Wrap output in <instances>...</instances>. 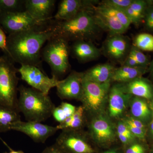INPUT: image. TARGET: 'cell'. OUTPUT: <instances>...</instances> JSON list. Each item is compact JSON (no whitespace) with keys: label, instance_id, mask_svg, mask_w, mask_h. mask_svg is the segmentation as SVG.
Listing matches in <instances>:
<instances>
[{"label":"cell","instance_id":"obj_38","mask_svg":"<svg viewBox=\"0 0 153 153\" xmlns=\"http://www.w3.org/2000/svg\"><path fill=\"white\" fill-rule=\"evenodd\" d=\"M123 120L126 123L131 125L137 127L139 128L143 129L146 130V127H145L144 124L142 121L139 120L133 117H128L126 118Z\"/></svg>","mask_w":153,"mask_h":153},{"label":"cell","instance_id":"obj_46","mask_svg":"<svg viewBox=\"0 0 153 153\" xmlns=\"http://www.w3.org/2000/svg\"><path fill=\"white\" fill-rule=\"evenodd\" d=\"M151 108H152V110H153V99L152 103H151Z\"/></svg>","mask_w":153,"mask_h":153},{"label":"cell","instance_id":"obj_3","mask_svg":"<svg viewBox=\"0 0 153 153\" xmlns=\"http://www.w3.org/2000/svg\"><path fill=\"white\" fill-rule=\"evenodd\" d=\"M18 91L17 110L27 121L41 123L52 116L55 106L49 96L23 85L18 88Z\"/></svg>","mask_w":153,"mask_h":153},{"label":"cell","instance_id":"obj_21","mask_svg":"<svg viewBox=\"0 0 153 153\" xmlns=\"http://www.w3.org/2000/svg\"><path fill=\"white\" fill-rule=\"evenodd\" d=\"M146 70L145 67H131L123 65L119 68H115L111 81L128 83L141 77Z\"/></svg>","mask_w":153,"mask_h":153},{"label":"cell","instance_id":"obj_14","mask_svg":"<svg viewBox=\"0 0 153 153\" xmlns=\"http://www.w3.org/2000/svg\"><path fill=\"white\" fill-rule=\"evenodd\" d=\"M55 0H25V11L39 22H48L53 19Z\"/></svg>","mask_w":153,"mask_h":153},{"label":"cell","instance_id":"obj_44","mask_svg":"<svg viewBox=\"0 0 153 153\" xmlns=\"http://www.w3.org/2000/svg\"><path fill=\"white\" fill-rule=\"evenodd\" d=\"M150 70L151 74H152L153 78V60L152 63H151Z\"/></svg>","mask_w":153,"mask_h":153},{"label":"cell","instance_id":"obj_45","mask_svg":"<svg viewBox=\"0 0 153 153\" xmlns=\"http://www.w3.org/2000/svg\"><path fill=\"white\" fill-rule=\"evenodd\" d=\"M148 153H153V145L150 148L149 151Z\"/></svg>","mask_w":153,"mask_h":153},{"label":"cell","instance_id":"obj_30","mask_svg":"<svg viewBox=\"0 0 153 153\" xmlns=\"http://www.w3.org/2000/svg\"><path fill=\"white\" fill-rule=\"evenodd\" d=\"M129 53L134 57L140 66L145 67L147 65L149 62L147 57L139 49L133 46L130 50Z\"/></svg>","mask_w":153,"mask_h":153},{"label":"cell","instance_id":"obj_4","mask_svg":"<svg viewBox=\"0 0 153 153\" xmlns=\"http://www.w3.org/2000/svg\"><path fill=\"white\" fill-rule=\"evenodd\" d=\"M68 41L61 37H53L47 41L41 51V59L49 64L52 77L58 80L70 68Z\"/></svg>","mask_w":153,"mask_h":153},{"label":"cell","instance_id":"obj_1","mask_svg":"<svg viewBox=\"0 0 153 153\" xmlns=\"http://www.w3.org/2000/svg\"><path fill=\"white\" fill-rule=\"evenodd\" d=\"M49 25L7 36V47L14 63L43 69L41 51L45 43L53 36Z\"/></svg>","mask_w":153,"mask_h":153},{"label":"cell","instance_id":"obj_34","mask_svg":"<svg viewBox=\"0 0 153 153\" xmlns=\"http://www.w3.org/2000/svg\"><path fill=\"white\" fill-rule=\"evenodd\" d=\"M52 116L55 120L59 123H62L67 118L65 113L60 105L55 107L52 112Z\"/></svg>","mask_w":153,"mask_h":153},{"label":"cell","instance_id":"obj_24","mask_svg":"<svg viewBox=\"0 0 153 153\" xmlns=\"http://www.w3.org/2000/svg\"><path fill=\"white\" fill-rule=\"evenodd\" d=\"M144 99L135 97L131 100V112L132 117L145 121L149 119L152 114L147 103Z\"/></svg>","mask_w":153,"mask_h":153},{"label":"cell","instance_id":"obj_15","mask_svg":"<svg viewBox=\"0 0 153 153\" xmlns=\"http://www.w3.org/2000/svg\"><path fill=\"white\" fill-rule=\"evenodd\" d=\"M93 1L82 0H62L58 5L53 19L57 21H66L74 18L82 9L93 5Z\"/></svg>","mask_w":153,"mask_h":153},{"label":"cell","instance_id":"obj_23","mask_svg":"<svg viewBox=\"0 0 153 153\" xmlns=\"http://www.w3.org/2000/svg\"><path fill=\"white\" fill-rule=\"evenodd\" d=\"M85 111L82 105L76 108L74 114L56 126L58 130H80L85 123Z\"/></svg>","mask_w":153,"mask_h":153},{"label":"cell","instance_id":"obj_17","mask_svg":"<svg viewBox=\"0 0 153 153\" xmlns=\"http://www.w3.org/2000/svg\"><path fill=\"white\" fill-rule=\"evenodd\" d=\"M70 47L74 57L81 63L91 61L100 56V50L90 41H75Z\"/></svg>","mask_w":153,"mask_h":153},{"label":"cell","instance_id":"obj_19","mask_svg":"<svg viewBox=\"0 0 153 153\" xmlns=\"http://www.w3.org/2000/svg\"><path fill=\"white\" fill-rule=\"evenodd\" d=\"M115 68L110 63L98 64L84 72L83 78L98 83L111 82Z\"/></svg>","mask_w":153,"mask_h":153},{"label":"cell","instance_id":"obj_13","mask_svg":"<svg viewBox=\"0 0 153 153\" xmlns=\"http://www.w3.org/2000/svg\"><path fill=\"white\" fill-rule=\"evenodd\" d=\"M132 95L126 91L124 84L113 85L110 89L108 94L109 115L117 118L123 114Z\"/></svg>","mask_w":153,"mask_h":153},{"label":"cell","instance_id":"obj_20","mask_svg":"<svg viewBox=\"0 0 153 153\" xmlns=\"http://www.w3.org/2000/svg\"><path fill=\"white\" fill-rule=\"evenodd\" d=\"M126 91L132 96L146 100L153 97V88L147 80L138 77L124 84Z\"/></svg>","mask_w":153,"mask_h":153},{"label":"cell","instance_id":"obj_35","mask_svg":"<svg viewBox=\"0 0 153 153\" xmlns=\"http://www.w3.org/2000/svg\"><path fill=\"white\" fill-rule=\"evenodd\" d=\"M126 123L135 137L138 138L141 140H144L145 136H146V130H145L139 128L129 124Z\"/></svg>","mask_w":153,"mask_h":153},{"label":"cell","instance_id":"obj_39","mask_svg":"<svg viewBox=\"0 0 153 153\" xmlns=\"http://www.w3.org/2000/svg\"><path fill=\"white\" fill-rule=\"evenodd\" d=\"M41 153H67L57 144H54L45 148Z\"/></svg>","mask_w":153,"mask_h":153},{"label":"cell","instance_id":"obj_26","mask_svg":"<svg viewBox=\"0 0 153 153\" xmlns=\"http://www.w3.org/2000/svg\"><path fill=\"white\" fill-rule=\"evenodd\" d=\"M25 0H0V13L25 11Z\"/></svg>","mask_w":153,"mask_h":153},{"label":"cell","instance_id":"obj_29","mask_svg":"<svg viewBox=\"0 0 153 153\" xmlns=\"http://www.w3.org/2000/svg\"><path fill=\"white\" fill-rule=\"evenodd\" d=\"M150 148L143 143L134 141L123 149V153H148Z\"/></svg>","mask_w":153,"mask_h":153},{"label":"cell","instance_id":"obj_32","mask_svg":"<svg viewBox=\"0 0 153 153\" xmlns=\"http://www.w3.org/2000/svg\"><path fill=\"white\" fill-rule=\"evenodd\" d=\"M117 134H120L128 137L133 141H135V137L132 134L128 127L123 120L121 121L118 123L117 127Z\"/></svg>","mask_w":153,"mask_h":153},{"label":"cell","instance_id":"obj_36","mask_svg":"<svg viewBox=\"0 0 153 153\" xmlns=\"http://www.w3.org/2000/svg\"><path fill=\"white\" fill-rule=\"evenodd\" d=\"M60 106L65 113L67 118L74 114L76 109V107L68 102H62Z\"/></svg>","mask_w":153,"mask_h":153},{"label":"cell","instance_id":"obj_42","mask_svg":"<svg viewBox=\"0 0 153 153\" xmlns=\"http://www.w3.org/2000/svg\"><path fill=\"white\" fill-rule=\"evenodd\" d=\"M0 139L3 142V143H4V144L5 145V146H6L9 149V150H10V152H4L3 153H24V152H23V151H21V150H19V151H15L14 150H13V149H11L10 147V146L7 144V143H6L4 141V140H3L1 139V137H0Z\"/></svg>","mask_w":153,"mask_h":153},{"label":"cell","instance_id":"obj_12","mask_svg":"<svg viewBox=\"0 0 153 153\" xmlns=\"http://www.w3.org/2000/svg\"><path fill=\"white\" fill-rule=\"evenodd\" d=\"M83 79V72L72 71L65 79L60 80L56 87L57 96L61 99L80 100Z\"/></svg>","mask_w":153,"mask_h":153},{"label":"cell","instance_id":"obj_28","mask_svg":"<svg viewBox=\"0 0 153 153\" xmlns=\"http://www.w3.org/2000/svg\"><path fill=\"white\" fill-rule=\"evenodd\" d=\"M134 0H105L101 4L103 5L124 11L131 5Z\"/></svg>","mask_w":153,"mask_h":153},{"label":"cell","instance_id":"obj_8","mask_svg":"<svg viewBox=\"0 0 153 153\" xmlns=\"http://www.w3.org/2000/svg\"><path fill=\"white\" fill-rule=\"evenodd\" d=\"M18 71L23 81L32 88L46 95H48L52 88L57 87L60 81L53 77L50 78L43 69L36 66L21 65Z\"/></svg>","mask_w":153,"mask_h":153},{"label":"cell","instance_id":"obj_37","mask_svg":"<svg viewBox=\"0 0 153 153\" xmlns=\"http://www.w3.org/2000/svg\"><path fill=\"white\" fill-rule=\"evenodd\" d=\"M145 18L146 27L149 30H153V7L148 8Z\"/></svg>","mask_w":153,"mask_h":153},{"label":"cell","instance_id":"obj_41","mask_svg":"<svg viewBox=\"0 0 153 153\" xmlns=\"http://www.w3.org/2000/svg\"><path fill=\"white\" fill-rule=\"evenodd\" d=\"M100 153H123V149L120 148H110L109 149H107L105 151Z\"/></svg>","mask_w":153,"mask_h":153},{"label":"cell","instance_id":"obj_22","mask_svg":"<svg viewBox=\"0 0 153 153\" xmlns=\"http://www.w3.org/2000/svg\"><path fill=\"white\" fill-rule=\"evenodd\" d=\"M21 120L18 110L0 105V133L11 130L12 125Z\"/></svg>","mask_w":153,"mask_h":153},{"label":"cell","instance_id":"obj_2","mask_svg":"<svg viewBox=\"0 0 153 153\" xmlns=\"http://www.w3.org/2000/svg\"><path fill=\"white\" fill-rule=\"evenodd\" d=\"M91 6L82 9L68 21H57L52 19L49 26L53 37H61L68 41H90L100 28L96 21Z\"/></svg>","mask_w":153,"mask_h":153},{"label":"cell","instance_id":"obj_5","mask_svg":"<svg viewBox=\"0 0 153 153\" xmlns=\"http://www.w3.org/2000/svg\"><path fill=\"white\" fill-rule=\"evenodd\" d=\"M18 68L10 57L0 56V105L17 109Z\"/></svg>","mask_w":153,"mask_h":153},{"label":"cell","instance_id":"obj_31","mask_svg":"<svg viewBox=\"0 0 153 153\" xmlns=\"http://www.w3.org/2000/svg\"><path fill=\"white\" fill-rule=\"evenodd\" d=\"M147 3L141 0H134L131 5V8L141 18H143L144 13L146 9Z\"/></svg>","mask_w":153,"mask_h":153},{"label":"cell","instance_id":"obj_18","mask_svg":"<svg viewBox=\"0 0 153 153\" xmlns=\"http://www.w3.org/2000/svg\"><path fill=\"white\" fill-rule=\"evenodd\" d=\"M91 9L100 27L107 30L111 36L123 35L126 31L120 22L114 17L100 10L94 5L91 7Z\"/></svg>","mask_w":153,"mask_h":153},{"label":"cell","instance_id":"obj_6","mask_svg":"<svg viewBox=\"0 0 153 153\" xmlns=\"http://www.w3.org/2000/svg\"><path fill=\"white\" fill-rule=\"evenodd\" d=\"M110 82L98 83L83 78L80 100L85 112L98 113L103 108L108 97Z\"/></svg>","mask_w":153,"mask_h":153},{"label":"cell","instance_id":"obj_25","mask_svg":"<svg viewBox=\"0 0 153 153\" xmlns=\"http://www.w3.org/2000/svg\"><path fill=\"white\" fill-rule=\"evenodd\" d=\"M96 7L100 10L108 14L117 19L126 30L131 24V22L124 11L103 5L102 4Z\"/></svg>","mask_w":153,"mask_h":153},{"label":"cell","instance_id":"obj_27","mask_svg":"<svg viewBox=\"0 0 153 153\" xmlns=\"http://www.w3.org/2000/svg\"><path fill=\"white\" fill-rule=\"evenodd\" d=\"M134 46L140 50L153 51V36L148 33H141L136 37Z\"/></svg>","mask_w":153,"mask_h":153},{"label":"cell","instance_id":"obj_9","mask_svg":"<svg viewBox=\"0 0 153 153\" xmlns=\"http://www.w3.org/2000/svg\"><path fill=\"white\" fill-rule=\"evenodd\" d=\"M91 136L100 147L109 149L115 138V128L108 117L103 114L94 118L89 126Z\"/></svg>","mask_w":153,"mask_h":153},{"label":"cell","instance_id":"obj_11","mask_svg":"<svg viewBox=\"0 0 153 153\" xmlns=\"http://www.w3.org/2000/svg\"><path fill=\"white\" fill-rule=\"evenodd\" d=\"M11 130L25 134L35 142L44 143L49 137L55 134L59 130L56 126H52L38 122L21 120L12 125Z\"/></svg>","mask_w":153,"mask_h":153},{"label":"cell","instance_id":"obj_16","mask_svg":"<svg viewBox=\"0 0 153 153\" xmlns=\"http://www.w3.org/2000/svg\"><path fill=\"white\" fill-rule=\"evenodd\" d=\"M129 47V41L126 37L123 35H113L107 40L105 52L113 60L121 61L128 55Z\"/></svg>","mask_w":153,"mask_h":153},{"label":"cell","instance_id":"obj_7","mask_svg":"<svg viewBox=\"0 0 153 153\" xmlns=\"http://www.w3.org/2000/svg\"><path fill=\"white\" fill-rule=\"evenodd\" d=\"M51 20L48 22H39L25 11L0 13V25L8 35L48 26Z\"/></svg>","mask_w":153,"mask_h":153},{"label":"cell","instance_id":"obj_33","mask_svg":"<svg viewBox=\"0 0 153 153\" xmlns=\"http://www.w3.org/2000/svg\"><path fill=\"white\" fill-rule=\"evenodd\" d=\"M6 33L3 28L0 25V50H1L4 55H7L10 57L7 47V38Z\"/></svg>","mask_w":153,"mask_h":153},{"label":"cell","instance_id":"obj_10","mask_svg":"<svg viewBox=\"0 0 153 153\" xmlns=\"http://www.w3.org/2000/svg\"><path fill=\"white\" fill-rule=\"evenodd\" d=\"M55 143L67 153H97L80 130H62Z\"/></svg>","mask_w":153,"mask_h":153},{"label":"cell","instance_id":"obj_40","mask_svg":"<svg viewBox=\"0 0 153 153\" xmlns=\"http://www.w3.org/2000/svg\"><path fill=\"white\" fill-rule=\"evenodd\" d=\"M123 66H131V67H139L141 66L139 63L137 62L134 57L131 53L129 52L128 55L124 60ZM142 67V66H141Z\"/></svg>","mask_w":153,"mask_h":153},{"label":"cell","instance_id":"obj_43","mask_svg":"<svg viewBox=\"0 0 153 153\" xmlns=\"http://www.w3.org/2000/svg\"><path fill=\"white\" fill-rule=\"evenodd\" d=\"M152 111V120L150 123V130L151 134L153 136V110Z\"/></svg>","mask_w":153,"mask_h":153}]
</instances>
